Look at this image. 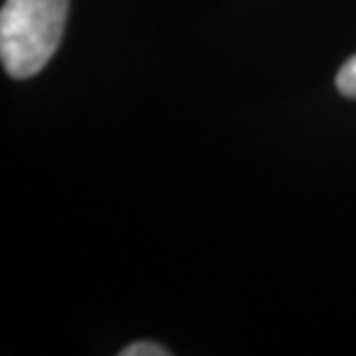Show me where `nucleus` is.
Wrapping results in <instances>:
<instances>
[{
    "label": "nucleus",
    "mask_w": 356,
    "mask_h": 356,
    "mask_svg": "<svg viewBox=\"0 0 356 356\" xmlns=\"http://www.w3.org/2000/svg\"><path fill=\"white\" fill-rule=\"evenodd\" d=\"M70 0H5L0 12V58L14 79L38 74L63 40Z\"/></svg>",
    "instance_id": "1"
},
{
    "label": "nucleus",
    "mask_w": 356,
    "mask_h": 356,
    "mask_svg": "<svg viewBox=\"0 0 356 356\" xmlns=\"http://www.w3.org/2000/svg\"><path fill=\"white\" fill-rule=\"evenodd\" d=\"M336 86L340 90V95L356 99V56H352V58L338 70Z\"/></svg>",
    "instance_id": "2"
},
{
    "label": "nucleus",
    "mask_w": 356,
    "mask_h": 356,
    "mask_svg": "<svg viewBox=\"0 0 356 356\" xmlns=\"http://www.w3.org/2000/svg\"><path fill=\"white\" fill-rule=\"evenodd\" d=\"M123 356H167L169 352L162 350L160 345H153V343H134L130 347H125Z\"/></svg>",
    "instance_id": "3"
}]
</instances>
